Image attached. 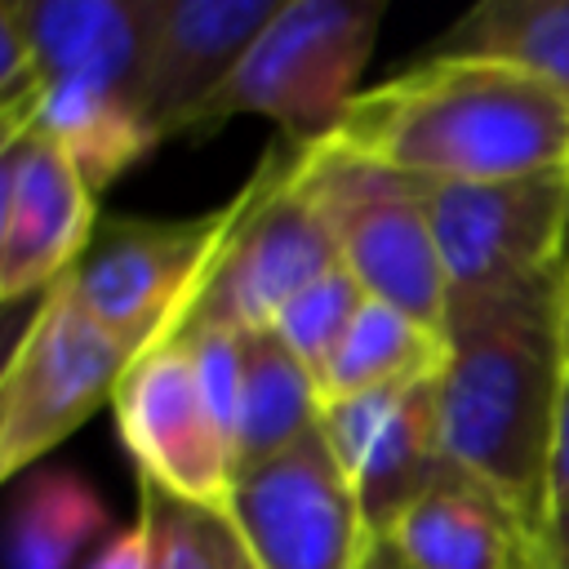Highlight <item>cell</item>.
Segmentation results:
<instances>
[{
  "label": "cell",
  "mask_w": 569,
  "mask_h": 569,
  "mask_svg": "<svg viewBox=\"0 0 569 569\" xmlns=\"http://www.w3.org/2000/svg\"><path fill=\"white\" fill-rule=\"evenodd\" d=\"M445 342L449 356L436 373L440 453L538 533L547 525V458L569 369L565 271L489 293H453Z\"/></svg>",
  "instance_id": "6da1fadb"
},
{
  "label": "cell",
  "mask_w": 569,
  "mask_h": 569,
  "mask_svg": "<svg viewBox=\"0 0 569 569\" xmlns=\"http://www.w3.org/2000/svg\"><path fill=\"white\" fill-rule=\"evenodd\" d=\"M325 142L418 182L569 173V102L511 62L427 53L360 89Z\"/></svg>",
  "instance_id": "7a4b0ae2"
},
{
  "label": "cell",
  "mask_w": 569,
  "mask_h": 569,
  "mask_svg": "<svg viewBox=\"0 0 569 569\" xmlns=\"http://www.w3.org/2000/svg\"><path fill=\"white\" fill-rule=\"evenodd\" d=\"M382 13V0H280L253 49L182 120L178 138H209L231 116H267L298 147L329 138L360 98Z\"/></svg>",
  "instance_id": "3957f363"
},
{
  "label": "cell",
  "mask_w": 569,
  "mask_h": 569,
  "mask_svg": "<svg viewBox=\"0 0 569 569\" xmlns=\"http://www.w3.org/2000/svg\"><path fill=\"white\" fill-rule=\"evenodd\" d=\"M236 218L213 262V276L191 311V325L271 329L289 298L342 267L338 236L302 187V147L276 142L249 182L231 196Z\"/></svg>",
  "instance_id": "277c9868"
},
{
  "label": "cell",
  "mask_w": 569,
  "mask_h": 569,
  "mask_svg": "<svg viewBox=\"0 0 569 569\" xmlns=\"http://www.w3.org/2000/svg\"><path fill=\"white\" fill-rule=\"evenodd\" d=\"M302 187L329 218L342 267L365 293L445 329L449 280L427 218V182L320 138L302 147Z\"/></svg>",
  "instance_id": "5b68a950"
},
{
  "label": "cell",
  "mask_w": 569,
  "mask_h": 569,
  "mask_svg": "<svg viewBox=\"0 0 569 569\" xmlns=\"http://www.w3.org/2000/svg\"><path fill=\"white\" fill-rule=\"evenodd\" d=\"M231 218L236 200L196 218L107 213L62 280L129 356H142L147 347L178 338L191 320Z\"/></svg>",
  "instance_id": "8992f818"
},
{
  "label": "cell",
  "mask_w": 569,
  "mask_h": 569,
  "mask_svg": "<svg viewBox=\"0 0 569 569\" xmlns=\"http://www.w3.org/2000/svg\"><path fill=\"white\" fill-rule=\"evenodd\" d=\"M129 351L58 280L22 325L0 378V476L36 471L76 427H84L129 369Z\"/></svg>",
  "instance_id": "52a82bcc"
},
{
  "label": "cell",
  "mask_w": 569,
  "mask_h": 569,
  "mask_svg": "<svg viewBox=\"0 0 569 569\" xmlns=\"http://www.w3.org/2000/svg\"><path fill=\"white\" fill-rule=\"evenodd\" d=\"M222 516L258 569H365L378 542L320 427L236 471Z\"/></svg>",
  "instance_id": "ba28073f"
},
{
  "label": "cell",
  "mask_w": 569,
  "mask_h": 569,
  "mask_svg": "<svg viewBox=\"0 0 569 569\" xmlns=\"http://www.w3.org/2000/svg\"><path fill=\"white\" fill-rule=\"evenodd\" d=\"M569 173L502 182H427V218L449 298L489 293L560 267Z\"/></svg>",
  "instance_id": "9c48e42d"
},
{
  "label": "cell",
  "mask_w": 569,
  "mask_h": 569,
  "mask_svg": "<svg viewBox=\"0 0 569 569\" xmlns=\"http://www.w3.org/2000/svg\"><path fill=\"white\" fill-rule=\"evenodd\" d=\"M111 405L120 440L133 453L138 480H151L173 498L222 511L236 480V458L209 418L182 338L156 342L133 356Z\"/></svg>",
  "instance_id": "30bf717a"
},
{
  "label": "cell",
  "mask_w": 569,
  "mask_h": 569,
  "mask_svg": "<svg viewBox=\"0 0 569 569\" xmlns=\"http://www.w3.org/2000/svg\"><path fill=\"white\" fill-rule=\"evenodd\" d=\"M89 178L40 129L4 142L0 164V293L44 298L98 231Z\"/></svg>",
  "instance_id": "8fae6325"
},
{
  "label": "cell",
  "mask_w": 569,
  "mask_h": 569,
  "mask_svg": "<svg viewBox=\"0 0 569 569\" xmlns=\"http://www.w3.org/2000/svg\"><path fill=\"white\" fill-rule=\"evenodd\" d=\"M320 431L356 489L365 525L382 538L396 516L445 471L436 427V373L369 396L325 400Z\"/></svg>",
  "instance_id": "7c38bea8"
},
{
  "label": "cell",
  "mask_w": 569,
  "mask_h": 569,
  "mask_svg": "<svg viewBox=\"0 0 569 569\" xmlns=\"http://www.w3.org/2000/svg\"><path fill=\"white\" fill-rule=\"evenodd\" d=\"M147 44L138 107L160 133L178 138L182 120L240 67L280 0H142Z\"/></svg>",
  "instance_id": "4fadbf2b"
},
{
  "label": "cell",
  "mask_w": 569,
  "mask_h": 569,
  "mask_svg": "<svg viewBox=\"0 0 569 569\" xmlns=\"http://www.w3.org/2000/svg\"><path fill=\"white\" fill-rule=\"evenodd\" d=\"M378 542L409 569H525L533 556V529L449 462Z\"/></svg>",
  "instance_id": "5bb4252c"
},
{
  "label": "cell",
  "mask_w": 569,
  "mask_h": 569,
  "mask_svg": "<svg viewBox=\"0 0 569 569\" xmlns=\"http://www.w3.org/2000/svg\"><path fill=\"white\" fill-rule=\"evenodd\" d=\"M0 13L27 36L44 80H76L138 102L147 4L142 0H9Z\"/></svg>",
  "instance_id": "9a60e30c"
},
{
  "label": "cell",
  "mask_w": 569,
  "mask_h": 569,
  "mask_svg": "<svg viewBox=\"0 0 569 569\" xmlns=\"http://www.w3.org/2000/svg\"><path fill=\"white\" fill-rule=\"evenodd\" d=\"M320 382L284 347L276 329L244 333L240 373V422H236V471H249L320 427Z\"/></svg>",
  "instance_id": "2e32d148"
},
{
  "label": "cell",
  "mask_w": 569,
  "mask_h": 569,
  "mask_svg": "<svg viewBox=\"0 0 569 569\" xmlns=\"http://www.w3.org/2000/svg\"><path fill=\"white\" fill-rule=\"evenodd\" d=\"M31 129L53 138L76 160V169L89 178L93 191H102L107 182H116L124 169H133L142 156L160 147V133L129 93L76 84V80H49Z\"/></svg>",
  "instance_id": "e0dca14e"
},
{
  "label": "cell",
  "mask_w": 569,
  "mask_h": 569,
  "mask_svg": "<svg viewBox=\"0 0 569 569\" xmlns=\"http://www.w3.org/2000/svg\"><path fill=\"white\" fill-rule=\"evenodd\" d=\"M445 356H449L445 329H431L382 298H365L342 342L316 373L320 400H347V396H369L382 387L431 378L440 373Z\"/></svg>",
  "instance_id": "ac0fdd59"
},
{
  "label": "cell",
  "mask_w": 569,
  "mask_h": 569,
  "mask_svg": "<svg viewBox=\"0 0 569 569\" xmlns=\"http://www.w3.org/2000/svg\"><path fill=\"white\" fill-rule=\"evenodd\" d=\"M107 525L111 511L80 471L36 467L9 507V569H71Z\"/></svg>",
  "instance_id": "d6986e66"
},
{
  "label": "cell",
  "mask_w": 569,
  "mask_h": 569,
  "mask_svg": "<svg viewBox=\"0 0 569 569\" xmlns=\"http://www.w3.org/2000/svg\"><path fill=\"white\" fill-rule=\"evenodd\" d=\"M431 53L511 62L569 102V0H485L467 9Z\"/></svg>",
  "instance_id": "ffe728a7"
},
{
  "label": "cell",
  "mask_w": 569,
  "mask_h": 569,
  "mask_svg": "<svg viewBox=\"0 0 569 569\" xmlns=\"http://www.w3.org/2000/svg\"><path fill=\"white\" fill-rule=\"evenodd\" d=\"M138 520L151 542V569H227L231 525L222 511L173 498L151 480H138Z\"/></svg>",
  "instance_id": "44dd1931"
},
{
  "label": "cell",
  "mask_w": 569,
  "mask_h": 569,
  "mask_svg": "<svg viewBox=\"0 0 569 569\" xmlns=\"http://www.w3.org/2000/svg\"><path fill=\"white\" fill-rule=\"evenodd\" d=\"M365 284L347 271V267H333L329 276H320L316 284H307L298 298L284 302V311L276 316V333L284 338V347L311 369L320 373L325 360L333 356V347L342 342L347 325L356 320V311L365 307ZM320 382V378H316Z\"/></svg>",
  "instance_id": "7402d4cb"
},
{
  "label": "cell",
  "mask_w": 569,
  "mask_h": 569,
  "mask_svg": "<svg viewBox=\"0 0 569 569\" xmlns=\"http://www.w3.org/2000/svg\"><path fill=\"white\" fill-rule=\"evenodd\" d=\"M191 351V369L200 382V396L209 405L213 427L231 445L236 458V422H240V373H244V333L227 325H191L178 333Z\"/></svg>",
  "instance_id": "603a6c76"
},
{
  "label": "cell",
  "mask_w": 569,
  "mask_h": 569,
  "mask_svg": "<svg viewBox=\"0 0 569 569\" xmlns=\"http://www.w3.org/2000/svg\"><path fill=\"white\" fill-rule=\"evenodd\" d=\"M44 89H49V80L40 71L27 36L0 13V142L31 133Z\"/></svg>",
  "instance_id": "cb8c5ba5"
},
{
  "label": "cell",
  "mask_w": 569,
  "mask_h": 569,
  "mask_svg": "<svg viewBox=\"0 0 569 569\" xmlns=\"http://www.w3.org/2000/svg\"><path fill=\"white\" fill-rule=\"evenodd\" d=\"M569 511V369L560 382L556 427H551V458H547V516Z\"/></svg>",
  "instance_id": "d4e9b609"
},
{
  "label": "cell",
  "mask_w": 569,
  "mask_h": 569,
  "mask_svg": "<svg viewBox=\"0 0 569 569\" xmlns=\"http://www.w3.org/2000/svg\"><path fill=\"white\" fill-rule=\"evenodd\" d=\"M89 569H151V542H147L142 520H133L124 533L107 538L102 551L89 560Z\"/></svg>",
  "instance_id": "484cf974"
},
{
  "label": "cell",
  "mask_w": 569,
  "mask_h": 569,
  "mask_svg": "<svg viewBox=\"0 0 569 569\" xmlns=\"http://www.w3.org/2000/svg\"><path fill=\"white\" fill-rule=\"evenodd\" d=\"M533 547L547 569H569V511L547 516V525L533 533Z\"/></svg>",
  "instance_id": "4316f807"
},
{
  "label": "cell",
  "mask_w": 569,
  "mask_h": 569,
  "mask_svg": "<svg viewBox=\"0 0 569 569\" xmlns=\"http://www.w3.org/2000/svg\"><path fill=\"white\" fill-rule=\"evenodd\" d=\"M369 569H409L387 542H373V551H369Z\"/></svg>",
  "instance_id": "83f0119b"
},
{
  "label": "cell",
  "mask_w": 569,
  "mask_h": 569,
  "mask_svg": "<svg viewBox=\"0 0 569 569\" xmlns=\"http://www.w3.org/2000/svg\"><path fill=\"white\" fill-rule=\"evenodd\" d=\"M227 569H258V565H253V560H249V551H244V547H240V538H236V542H231V565H227Z\"/></svg>",
  "instance_id": "f1b7e54d"
},
{
  "label": "cell",
  "mask_w": 569,
  "mask_h": 569,
  "mask_svg": "<svg viewBox=\"0 0 569 569\" xmlns=\"http://www.w3.org/2000/svg\"><path fill=\"white\" fill-rule=\"evenodd\" d=\"M560 271H569V213H565V240H560Z\"/></svg>",
  "instance_id": "f546056e"
},
{
  "label": "cell",
  "mask_w": 569,
  "mask_h": 569,
  "mask_svg": "<svg viewBox=\"0 0 569 569\" xmlns=\"http://www.w3.org/2000/svg\"><path fill=\"white\" fill-rule=\"evenodd\" d=\"M565 356H569V271H565Z\"/></svg>",
  "instance_id": "4dcf8cb0"
},
{
  "label": "cell",
  "mask_w": 569,
  "mask_h": 569,
  "mask_svg": "<svg viewBox=\"0 0 569 569\" xmlns=\"http://www.w3.org/2000/svg\"><path fill=\"white\" fill-rule=\"evenodd\" d=\"M525 569H547V565H542V556H538V547H533V556H529V565H525Z\"/></svg>",
  "instance_id": "1f68e13d"
},
{
  "label": "cell",
  "mask_w": 569,
  "mask_h": 569,
  "mask_svg": "<svg viewBox=\"0 0 569 569\" xmlns=\"http://www.w3.org/2000/svg\"><path fill=\"white\" fill-rule=\"evenodd\" d=\"M365 569H369V565H365Z\"/></svg>",
  "instance_id": "d6a6232c"
}]
</instances>
